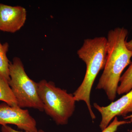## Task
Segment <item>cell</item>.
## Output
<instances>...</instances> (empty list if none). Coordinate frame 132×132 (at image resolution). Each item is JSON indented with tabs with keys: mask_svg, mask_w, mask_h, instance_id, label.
<instances>
[{
	"mask_svg": "<svg viewBox=\"0 0 132 132\" xmlns=\"http://www.w3.org/2000/svg\"><path fill=\"white\" fill-rule=\"evenodd\" d=\"M127 29L116 28L109 31L106 62L96 89L103 90L110 101L116 97L121 73L131 63L132 52L126 46Z\"/></svg>",
	"mask_w": 132,
	"mask_h": 132,
	"instance_id": "obj_1",
	"label": "cell"
},
{
	"mask_svg": "<svg viewBox=\"0 0 132 132\" xmlns=\"http://www.w3.org/2000/svg\"><path fill=\"white\" fill-rule=\"evenodd\" d=\"M107 53V39L104 36L85 39L77 52L79 58L86 64V71L82 83L73 95L76 101H83L86 103L93 120L96 116L91 106L90 94L96 77L105 67Z\"/></svg>",
	"mask_w": 132,
	"mask_h": 132,
	"instance_id": "obj_2",
	"label": "cell"
},
{
	"mask_svg": "<svg viewBox=\"0 0 132 132\" xmlns=\"http://www.w3.org/2000/svg\"><path fill=\"white\" fill-rule=\"evenodd\" d=\"M38 83L44 111L57 125L67 124L75 110L76 101L73 95L57 87L52 81L43 80Z\"/></svg>",
	"mask_w": 132,
	"mask_h": 132,
	"instance_id": "obj_3",
	"label": "cell"
},
{
	"mask_svg": "<svg viewBox=\"0 0 132 132\" xmlns=\"http://www.w3.org/2000/svg\"><path fill=\"white\" fill-rule=\"evenodd\" d=\"M10 80L9 84L20 108H33L44 111L39 96L38 83L28 77L21 59L15 57L9 65Z\"/></svg>",
	"mask_w": 132,
	"mask_h": 132,
	"instance_id": "obj_4",
	"label": "cell"
},
{
	"mask_svg": "<svg viewBox=\"0 0 132 132\" xmlns=\"http://www.w3.org/2000/svg\"><path fill=\"white\" fill-rule=\"evenodd\" d=\"M12 124L25 131L36 132V122L27 109L12 106L5 102L0 104V125Z\"/></svg>",
	"mask_w": 132,
	"mask_h": 132,
	"instance_id": "obj_5",
	"label": "cell"
},
{
	"mask_svg": "<svg viewBox=\"0 0 132 132\" xmlns=\"http://www.w3.org/2000/svg\"><path fill=\"white\" fill-rule=\"evenodd\" d=\"M94 106L101 115L100 127L104 130L109 125L113 119L118 116L125 117L132 113V89L128 93L106 106H101L97 103Z\"/></svg>",
	"mask_w": 132,
	"mask_h": 132,
	"instance_id": "obj_6",
	"label": "cell"
},
{
	"mask_svg": "<svg viewBox=\"0 0 132 132\" xmlns=\"http://www.w3.org/2000/svg\"><path fill=\"white\" fill-rule=\"evenodd\" d=\"M26 9L0 3V31L14 33L24 26L27 19Z\"/></svg>",
	"mask_w": 132,
	"mask_h": 132,
	"instance_id": "obj_7",
	"label": "cell"
},
{
	"mask_svg": "<svg viewBox=\"0 0 132 132\" xmlns=\"http://www.w3.org/2000/svg\"><path fill=\"white\" fill-rule=\"evenodd\" d=\"M0 101L12 106H18L17 101L10 86L8 81L0 76Z\"/></svg>",
	"mask_w": 132,
	"mask_h": 132,
	"instance_id": "obj_8",
	"label": "cell"
},
{
	"mask_svg": "<svg viewBox=\"0 0 132 132\" xmlns=\"http://www.w3.org/2000/svg\"><path fill=\"white\" fill-rule=\"evenodd\" d=\"M9 45L7 43L2 44L0 41V76L5 78L9 81L10 80L9 75L10 62L7 53Z\"/></svg>",
	"mask_w": 132,
	"mask_h": 132,
	"instance_id": "obj_9",
	"label": "cell"
},
{
	"mask_svg": "<svg viewBox=\"0 0 132 132\" xmlns=\"http://www.w3.org/2000/svg\"><path fill=\"white\" fill-rule=\"evenodd\" d=\"M120 84L118 86L117 93L119 95L126 94L132 89V62L129 67L121 77Z\"/></svg>",
	"mask_w": 132,
	"mask_h": 132,
	"instance_id": "obj_10",
	"label": "cell"
},
{
	"mask_svg": "<svg viewBox=\"0 0 132 132\" xmlns=\"http://www.w3.org/2000/svg\"><path fill=\"white\" fill-rule=\"evenodd\" d=\"M131 123L130 121L119 120L118 117L114 118L113 121L102 132H116L118 128L121 125Z\"/></svg>",
	"mask_w": 132,
	"mask_h": 132,
	"instance_id": "obj_11",
	"label": "cell"
},
{
	"mask_svg": "<svg viewBox=\"0 0 132 132\" xmlns=\"http://www.w3.org/2000/svg\"><path fill=\"white\" fill-rule=\"evenodd\" d=\"M2 132H22L19 131H16V130H14L12 128V127L7 126V125H5V126H2L1 128ZM36 132H45L43 130H38V131Z\"/></svg>",
	"mask_w": 132,
	"mask_h": 132,
	"instance_id": "obj_12",
	"label": "cell"
},
{
	"mask_svg": "<svg viewBox=\"0 0 132 132\" xmlns=\"http://www.w3.org/2000/svg\"><path fill=\"white\" fill-rule=\"evenodd\" d=\"M126 46L128 49L132 52V39L129 42H126Z\"/></svg>",
	"mask_w": 132,
	"mask_h": 132,
	"instance_id": "obj_13",
	"label": "cell"
},
{
	"mask_svg": "<svg viewBox=\"0 0 132 132\" xmlns=\"http://www.w3.org/2000/svg\"><path fill=\"white\" fill-rule=\"evenodd\" d=\"M124 119L125 120H130V121L132 123V114L129 116H127L126 117H124Z\"/></svg>",
	"mask_w": 132,
	"mask_h": 132,
	"instance_id": "obj_14",
	"label": "cell"
},
{
	"mask_svg": "<svg viewBox=\"0 0 132 132\" xmlns=\"http://www.w3.org/2000/svg\"><path fill=\"white\" fill-rule=\"evenodd\" d=\"M132 132V129L131 130H130V132Z\"/></svg>",
	"mask_w": 132,
	"mask_h": 132,
	"instance_id": "obj_15",
	"label": "cell"
}]
</instances>
